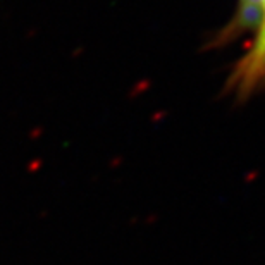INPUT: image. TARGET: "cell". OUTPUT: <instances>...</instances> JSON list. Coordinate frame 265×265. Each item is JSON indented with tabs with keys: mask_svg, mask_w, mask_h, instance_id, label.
<instances>
[{
	"mask_svg": "<svg viewBox=\"0 0 265 265\" xmlns=\"http://www.w3.org/2000/svg\"><path fill=\"white\" fill-rule=\"evenodd\" d=\"M264 0H240L238 14L233 21L231 31H245V29L259 28L260 17H262Z\"/></svg>",
	"mask_w": 265,
	"mask_h": 265,
	"instance_id": "cell-2",
	"label": "cell"
},
{
	"mask_svg": "<svg viewBox=\"0 0 265 265\" xmlns=\"http://www.w3.org/2000/svg\"><path fill=\"white\" fill-rule=\"evenodd\" d=\"M262 83H265V0L255 41L233 74V85L240 95L253 92Z\"/></svg>",
	"mask_w": 265,
	"mask_h": 265,
	"instance_id": "cell-1",
	"label": "cell"
}]
</instances>
